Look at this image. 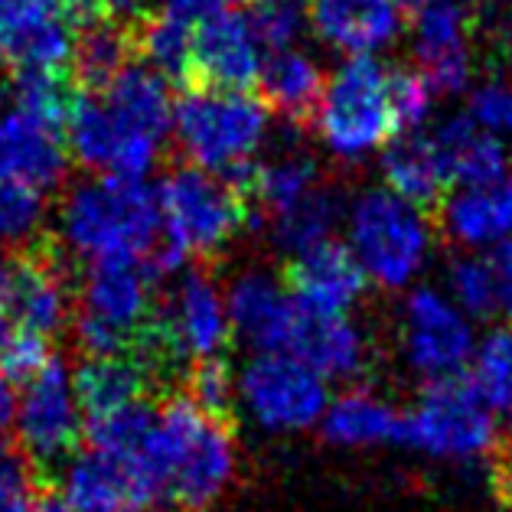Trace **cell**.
I'll return each mask as SVG.
<instances>
[{"label": "cell", "mask_w": 512, "mask_h": 512, "mask_svg": "<svg viewBox=\"0 0 512 512\" xmlns=\"http://www.w3.org/2000/svg\"><path fill=\"white\" fill-rule=\"evenodd\" d=\"M157 503L177 512H209L235 477V437L229 424L203 415L183 392L157 408L151 447Z\"/></svg>", "instance_id": "6da1fadb"}, {"label": "cell", "mask_w": 512, "mask_h": 512, "mask_svg": "<svg viewBox=\"0 0 512 512\" xmlns=\"http://www.w3.org/2000/svg\"><path fill=\"white\" fill-rule=\"evenodd\" d=\"M180 154L252 196V157L268 134L265 102L248 92L190 89L173 111Z\"/></svg>", "instance_id": "7a4b0ae2"}, {"label": "cell", "mask_w": 512, "mask_h": 512, "mask_svg": "<svg viewBox=\"0 0 512 512\" xmlns=\"http://www.w3.org/2000/svg\"><path fill=\"white\" fill-rule=\"evenodd\" d=\"M62 235L89 258H144L160 242V203L134 177H102L72 186L62 203Z\"/></svg>", "instance_id": "3957f363"}, {"label": "cell", "mask_w": 512, "mask_h": 512, "mask_svg": "<svg viewBox=\"0 0 512 512\" xmlns=\"http://www.w3.org/2000/svg\"><path fill=\"white\" fill-rule=\"evenodd\" d=\"M157 281L144 258H92L76 284L72 327L85 356L131 353L157 310Z\"/></svg>", "instance_id": "277c9868"}, {"label": "cell", "mask_w": 512, "mask_h": 512, "mask_svg": "<svg viewBox=\"0 0 512 512\" xmlns=\"http://www.w3.org/2000/svg\"><path fill=\"white\" fill-rule=\"evenodd\" d=\"M157 203L167 232L164 242L186 258L216 255L255 222L252 196L193 164L167 173L164 183L157 186Z\"/></svg>", "instance_id": "5b68a950"}, {"label": "cell", "mask_w": 512, "mask_h": 512, "mask_svg": "<svg viewBox=\"0 0 512 512\" xmlns=\"http://www.w3.org/2000/svg\"><path fill=\"white\" fill-rule=\"evenodd\" d=\"M314 124L323 144L343 160H362L392 141L398 131L389 102V72L372 56L346 59L323 89Z\"/></svg>", "instance_id": "8992f818"}, {"label": "cell", "mask_w": 512, "mask_h": 512, "mask_svg": "<svg viewBox=\"0 0 512 512\" xmlns=\"http://www.w3.org/2000/svg\"><path fill=\"white\" fill-rule=\"evenodd\" d=\"M349 242L372 281L405 287L428 258L431 216L392 190H366L349 209Z\"/></svg>", "instance_id": "52a82bcc"}, {"label": "cell", "mask_w": 512, "mask_h": 512, "mask_svg": "<svg viewBox=\"0 0 512 512\" xmlns=\"http://www.w3.org/2000/svg\"><path fill=\"white\" fill-rule=\"evenodd\" d=\"M405 444L441 460H483L499 451V428L473 382L464 376L424 385L405 415Z\"/></svg>", "instance_id": "ba28073f"}, {"label": "cell", "mask_w": 512, "mask_h": 512, "mask_svg": "<svg viewBox=\"0 0 512 512\" xmlns=\"http://www.w3.org/2000/svg\"><path fill=\"white\" fill-rule=\"evenodd\" d=\"M82 437L85 428L69 372L62 359L53 356L30 382H23V398L17 405V444L36 473L53 483L56 470L69 467V460L79 454Z\"/></svg>", "instance_id": "9c48e42d"}, {"label": "cell", "mask_w": 512, "mask_h": 512, "mask_svg": "<svg viewBox=\"0 0 512 512\" xmlns=\"http://www.w3.org/2000/svg\"><path fill=\"white\" fill-rule=\"evenodd\" d=\"M239 395L248 411L271 431H301L327 411L323 376L301 359L265 353L252 359L239 379Z\"/></svg>", "instance_id": "30bf717a"}, {"label": "cell", "mask_w": 512, "mask_h": 512, "mask_svg": "<svg viewBox=\"0 0 512 512\" xmlns=\"http://www.w3.org/2000/svg\"><path fill=\"white\" fill-rule=\"evenodd\" d=\"M415 17L411 40L421 76L434 95H460L470 85L477 36V0H428Z\"/></svg>", "instance_id": "8fae6325"}, {"label": "cell", "mask_w": 512, "mask_h": 512, "mask_svg": "<svg viewBox=\"0 0 512 512\" xmlns=\"http://www.w3.org/2000/svg\"><path fill=\"white\" fill-rule=\"evenodd\" d=\"M66 144L69 154L82 167L102 170L108 177H134V180H141V173L154 167L160 151V144L124 128L108 111L102 95L92 92H79L76 102H72L66 121Z\"/></svg>", "instance_id": "7c38bea8"}, {"label": "cell", "mask_w": 512, "mask_h": 512, "mask_svg": "<svg viewBox=\"0 0 512 512\" xmlns=\"http://www.w3.org/2000/svg\"><path fill=\"white\" fill-rule=\"evenodd\" d=\"M402 343L411 369L421 372L428 382L460 376L473 356L467 320L431 287H418L405 301Z\"/></svg>", "instance_id": "4fadbf2b"}, {"label": "cell", "mask_w": 512, "mask_h": 512, "mask_svg": "<svg viewBox=\"0 0 512 512\" xmlns=\"http://www.w3.org/2000/svg\"><path fill=\"white\" fill-rule=\"evenodd\" d=\"M261 40L252 17L216 14L193 30V76L190 89L245 92L261 76ZM186 89V92H190Z\"/></svg>", "instance_id": "5bb4252c"}, {"label": "cell", "mask_w": 512, "mask_h": 512, "mask_svg": "<svg viewBox=\"0 0 512 512\" xmlns=\"http://www.w3.org/2000/svg\"><path fill=\"white\" fill-rule=\"evenodd\" d=\"M284 349L323 379H366L372 353L362 330L346 314L297 304Z\"/></svg>", "instance_id": "9a60e30c"}, {"label": "cell", "mask_w": 512, "mask_h": 512, "mask_svg": "<svg viewBox=\"0 0 512 512\" xmlns=\"http://www.w3.org/2000/svg\"><path fill=\"white\" fill-rule=\"evenodd\" d=\"M157 314L167 323V330L190 362L222 356V349L229 346V307L222 304L219 287L203 265L186 271L164 304L157 301Z\"/></svg>", "instance_id": "2e32d148"}, {"label": "cell", "mask_w": 512, "mask_h": 512, "mask_svg": "<svg viewBox=\"0 0 512 512\" xmlns=\"http://www.w3.org/2000/svg\"><path fill=\"white\" fill-rule=\"evenodd\" d=\"M0 167L7 177L30 183L40 193L53 190L69 170L66 131L17 105L0 111Z\"/></svg>", "instance_id": "e0dca14e"}, {"label": "cell", "mask_w": 512, "mask_h": 512, "mask_svg": "<svg viewBox=\"0 0 512 512\" xmlns=\"http://www.w3.org/2000/svg\"><path fill=\"white\" fill-rule=\"evenodd\" d=\"M366 278L359 258L333 239L294 255L284 268V284L294 291L297 304L333 314H346L366 294Z\"/></svg>", "instance_id": "ac0fdd59"}, {"label": "cell", "mask_w": 512, "mask_h": 512, "mask_svg": "<svg viewBox=\"0 0 512 512\" xmlns=\"http://www.w3.org/2000/svg\"><path fill=\"white\" fill-rule=\"evenodd\" d=\"M310 20L323 43L369 56L398 36L402 7L398 0H310Z\"/></svg>", "instance_id": "d6986e66"}, {"label": "cell", "mask_w": 512, "mask_h": 512, "mask_svg": "<svg viewBox=\"0 0 512 512\" xmlns=\"http://www.w3.org/2000/svg\"><path fill=\"white\" fill-rule=\"evenodd\" d=\"M229 320L232 330L265 353H278L291 333L297 304L287 297L284 284L268 271H245L229 287Z\"/></svg>", "instance_id": "ffe728a7"}, {"label": "cell", "mask_w": 512, "mask_h": 512, "mask_svg": "<svg viewBox=\"0 0 512 512\" xmlns=\"http://www.w3.org/2000/svg\"><path fill=\"white\" fill-rule=\"evenodd\" d=\"M382 177L395 196H402L405 203L418 206L424 216H431V222L437 219V212L444 206L447 186L454 183L437 141L431 134H415V131L385 147Z\"/></svg>", "instance_id": "44dd1931"}, {"label": "cell", "mask_w": 512, "mask_h": 512, "mask_svg": "<svg viewBox=\"0 0 512 512\" xmlns=\"http://www.w3.org/2000/svg\"><path fill=\"white\" fill-rule=\"evenodd\" d=\"M102 102L115 115L124 128L147 137L154 144H164L173 128V98L170 82L151 69L147 62L134 59L128 62L115 79H111L102 92Z\"/></svg>", "instance_id": "7402d4cb"}, {"label": "cell", "mask_w": 512, "mask_h": 512, "mask_svg": "<svg viewBox=\"0 0 512 512\" xmlns=\"http://www.w3.org/2000/svg\"><path fill=\"white\" fill-rule=\"evenodd\" d=\"M79 408L92 418L115 415V411L147 402L154 392H160V382L141 359L131 353L118 356H85V362L72 382Z\"/></svg>", "instance_id": "603a6c76"}, {"label": "cell", "mask_w": 512, "mask_h": 512, "mask_svg": "<svg viewBox=\"0 0 512 512\" xmlns=\"http://www.w3.org/2000/svg\"><path fill=\"white\" fill-rule=\"evenodd\" d=\"M261 98L271 111L294 124V128H307L317 121L320 98H323V72L310 56L294 53V49H274V53L261 62Z\"/></svg>", "instance_id": "cb8c5ba5"}, {"label": "cell", "mask_w": 512, "mask_h": 512, "mask_svg": "<svg viewBox=\"0 0 512 512\" xmlns=\"http://www.w3.org/2000/svg\"><path fill=\"white\" fill-rule=\"evenodd\" d=\"M66 503L76 512H124V509H151L144 503L128 467L115 457L98 451L76 454L66 467Z\"/></svg>", "instance_id": "d4e9b609"}, {"label": "cell", "mask_w": 512, "mask_h": 512, "mask_svg": "<svg viewBox=\"0 0 512 512\" xmlns=\"http://www.w3.org/2000/svg\"><path fill=\"white\" fill-rule=\"evenodd\" d=\"M434 222L460 245L506 239L512 232V177L493 186H464V193L444 199Z\"/></svg>", "instance_id": "484cf974"}, {"label": "cell", "mask_w": 512, "mask_h": 512, "mask_svg": "<svg viewBox=\"0 0 512 512\" xmlns=\"http://www.w3.org/2000/svg\"><path fill=\"white\" fill-rule=\"evenodd\" d=\"M323 437L343 447L405 444V415L385 398L353 389L323 411Z\"/></svg>", "instance_id": "4316f807"}, {"label": "cell", "mask_w": 512, "mask_h": 512, "mask_svg": "<svg viewBox=\"0 0 512 512\" xmlns=\"http://www.w3.org/2000/svg\"><path fill=\"white\" fill-rule=\"evenodd\" d=\"M431 137L441 147L451 180H460L464 186H493L506 180L503 144L496 134L477 128L470 115L447 118Z\"/></svg>", "instance_id": "83f0119b"}, {"label": "cell", "mask_w": 512, "mask_h": 512, "mask_svg": "<svg viewBox=\"0 0 512 512\" xmlns=\"http://www.w3.org/2000/svg\"><path fill=\"white\" fill-rule=\"evenodd\" d=\"M137 59L157 69L170 85L190 89L193 76V23L170 10H144L131 17Z\"/></svg>", "instance_id": "f1b7e54d"}, {"label": "cell", "mask_w": 512, "mask_h": 512, "mask_svg": "<svg viewBox=\"0 0 512 512\" xmlns=\"http://www.w3.org/2000/svg\"><path fill=\"white\" fill-rule=\"evenodd\" d=\"M134 59H137V46H134L131 20L121 23V17H108L79 30L76 43H72L69 69H72V79H76L85 92L98 95Z\"/></svg>", "instance_id": "f546056e"}, {"label": "cell", "mask_w": 512, "mask_h": 512, "mask_svg": "<svg viewBox=\"0 0 512 512\" xmlns=\"http://www.w3.org/2000/svg\"><path fill=\"white\" fill-rule=\"evenodd\" d=\"M343 216V199L330 186H314L307 196L297 199L278 216H271V235L281 252L301 255L307 248L327 242L336 222Z\"/></svg>", "instance_id": "4dcf8cb0"}, {"label": "cell", "mask_w": 512, "mask_h": 512, "mask_svg": "<svg viewBox=\"0 0 512 512\" xmlns=\"http://www.w3.org/2000/svg\"><path fill=\"white\" fill-rule=\"evenodd\" d=\"M314 186H320L317 160L301 151H287L268 160L265 167H255L252 203L261 212H268V216H278V212L294 206L301 196H307Z\"/></svg>", "instance_id": "1f68e13d"}, {"label": "cell", "mask_w": 512, "mask_h": 512, "mask_svg": "<svg viewBox=\"0 0 512 512\" xmlns=\"http://www.w3.org/2000/svg\"><path fill=\"white\" fill-rule=\"evenodd\" d=\"M470 382L490 408L512 411V327H499L480 343Z\"/></svg>", "instance_id": "d6a6232c"}, {"label": "cell", "mask_w": 512, "mask_h": 512, "mask_svg": "<svg viewBox=\"0 0 512 512\" xmlns=\"http://www.w3.org/2000/svg\"><path fill=\"white\" fill-rule=\"evenodd\" d=\"M180 385H183V395L190 398L203 415L235 428V385H232V372L226 359L209 356V359L190 362V369H186Z\"/></svg>", "instance_id": "836d02e7"}, {"label": "cell", "mask_w": 512, "mask_h": 512, "mask_svg": "<svg viewBox=\"0 0 512 512\" xmlns=\"http://www.w3.org/2000/svg\"><path fill=\"white\" fill-rule=\"evenodd\" d=\"M43 219V193L36 186L0 177V245H23Z\"/></svg>", "instance_id": "e575fe53"}, {"label": "cell", "mask_w": 512, "mask_h": 512, "mask_svg": "<svg viewBox=\"0 0 512 512\" xmlns=\"http://www.w3.org/2000/svg\"><path fill=\"white\" fill-rule=\"evenodd\" d=\"M451 291L457 297V304L473 317H493L499 310V297H496V281L490 271V261L486 258H454L451 261Z\"/></svg>", "instance_id": "d590c367"}, {"label": "cell", "mask_w": 512, "mask_h": 512, "mask_svg": "<svg viewBox=\"0 0 512 512\" xmlns=\"http://www.w3.org/2000/svg\"><path fill=\"white\" fill-rule=\"evenodd\" d=\"M389 102H392V118L395 131H415L431 115L434 89L428 79L421 76V69H395L389 72Z\"/></svg>", "instance_id": "8d00e7d4"}, {"label": "cell", "mask_w": 512, "mask_h": 512, "mask_svg": "<svg viewBox=\"0 0 512 512\" xmlns=\"http://www.w3.org/2000/svg\"><path fill=\"white\" fill-rule=\"evenodd\" d=\"M49 359H53V349H49V340L40 333L14 330L7 336V343L0 346V369H4L10 382L20 385L30 382Z\"/></svg>", "instance_id": "74e56055"}, {"label": "cell", "mask_w": 512, "mask_h": 512, "mask_svg": "<svg viewBox=\"0 0 512 512\" xmlns=\"http://www.w3.org/2000/svg\"><path fill=\"white\" fill-rule=\"evenodd\" d=\"M467 115L490 134H512V85L490 82L470 95Z\"/></svg>", "instance_id": "f35d334b"}, {"label": "cell", "mask_w": 512, "mask_h": 512, "mask_svg": "<svg viewBox=\"0 0 512 512\" xmlns=\"http://www.w3.org/2000/svg\"><path fill=\"white\" fill-rule=\"evenodd\" d=\"M252 23H255V33H258L261 46H271V53L274 49L291 46L304 27L301 7H255Z\"/></svg>", "instance_id": "ab89813d"}, {"label": "cell", "mask_w": 512, "mask_h": 512, "mask_svg": "<svg viewBox=\"0 0 512 512\" xmlns=\"http://www.w3.org/2000/svg\"><path fill=\"white\" fill-rule=\"evenodd\" d=\"M486 261H490V271H493V281H496L499 310H503L506 317H512V239L493 242Z\"/></svg>", "instance_id": "60d3db41"}, {"label": "cell", "mask_w": 512, "mask_h": 512, "mask_svg": "<svg viewBox=\"0 0 512 512\" xmlns=\"http://www.w3.org/2000/svg\"><path fill=\"white\" fill-rule=\"evenodd\" d=\"M56 14L72 23V27H92L98 20H108L111 17V4L108 0H46Z\"/></svg>", "instance_id": "b9f144b4"}, {"label": "cell", "mask_w": 512, "mask_h": 512, "mask_svg": "<svg viewBox=\"0 0 512 512\" xmlns=\"http://www.w3.org/2000/svg\"><path fill=\"white\" fill-rule=\"evenodd\" d=\"M232 4L235 0H167V10L190 23H203L216 14H226V10H232Z\"/></svg>", "instance_id": "7bdbcfd3"}, {"label": "cell", "mask_w": 512, "mask_h": 512, "mask_svg": "<svg viewBox=\"0 0 512 512\" xmlns=\"http://www.w3.org/2000/svg\"><path fill=\"white\" fill-rule=\"evenodd\" d=\"M493 493L506 509H512V441L499 444V451L493 454Z\"/></svg>", "instance_id": "ee69618b"}, {"label": "cell", "mask_w": 512, "mask_h": 512, "mask_svg": "<svg viewBox=\"0 0 512 512\" xmlns=\"http://www.w3.org/2000/svg\"><path fill=\"white\" fill-rule=\"evenodd\" d=\"M30 512H76V509L66 503V496H59L53 490V483H46V486H40V493L33 496Z\"/></svg>", "instance_id": "f6af8a7d"}, {"label": "cell", "mask_w": 512, "mask_h": 512, "mask_svg": "<svg viewBox=\"0 0 512 512\" xmlns=\"http://www.w3.org/2000/svg\"><path fill=\"white\" fill-rule=\"evenodd\" d=\"M14 418H17V395L10 389V379L4 376V369H0V434L14 424Z\"/></svg>", "instance_id": "bcb514c9"}, {"label": "cell", "mask_w": 512, "mask_h": 512, "mask_svg": "<svg viewBox=\"0 0 512 512\" xmlns=\"http://www.w3.org/2000/svg\"><path fill=\"white\" fill-rule=\"evenodd\" d=\"M108 4H111V17H115V14H128V20L147 10V0H108Z\"/></svg>", "instance_id": "7dc6e473"}, {"label": "cell", "mask_w": 512, "mask_h": 512, "mask_svg": "<svg viewBox=\"0 0 512 512\" xmlns=\"http://www.w3.org/2000/svg\"><path fill=\"white\" fill-rule=\"evenodd\" d=\"M255 7H301L304 0H252Z\"/></svg>", "instance_id": "c3c4849f"}, {"label": "cell", "mask_w": 512, "mask_h": 512, "mask_svg": "<svg viewBox=\"0 0 512 512\" xmlns=\"http://www.w3.org/2000/svg\"><path fill=\"white\" fill-rule=\"evenodd\" d=\"M428 4V0H398V7H402V14H418V10Z\"/></svg>", "instance_id": "681fc988"}, {"label": "cell", "mask_w": 512, "mask_h": 512, "mask_svg": "<svg viewBox=\"0 0 512 512\" xmlns=\"http://www.w3.org/2000/svg\"><path fill=\"white\" fill-rule=\"evenodd\" d=\"M0 177H7V173H4V167H0Z\"/></svg>", "instance_id": "f907efd6"}]
</instances>
